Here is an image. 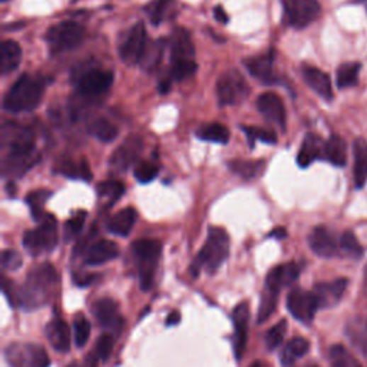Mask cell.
<instances>
[{"label":"cell","instance_id":"cell-41","mask_svg":"<svg viewBox=\"0 0 367 367\" xmlns=\"http://www.w3.org/2000/svg\"><path fill=\"white\" fill-rule=\"evenodd\" d=\"M198 69L196 60H176L171 62V79L184 81L193 77Z\"/></svg>","mask_w":367,"mask_h":367},{"label":"cell","instance_id":"cell-17","mask_svg":"<svg viewBox=\"0 0 367 367\" xmlns=\"http://www.w3.org/2000/svg\"><path fill=\"white\" fill-rule=\"evenodd\" d=\"M300 277V267L295 263H286L274 267L266 278V290L280 294L281 288L294 284Z\"/></svg>","mask_w":367,"mask_h":367},{"label":"cell","instance_id":"cell-10","mask_svg":"<svg viewBox=\"0 0 367 367\" xmlns=\"http://www.w3.org/2000/svg\"><path fill=\"white\" fill-rule=\"evenodd\" d=\"M287 309L294 319L304 324H310L320 309V304L313 291L295 287L288 293Z\"/></svg>","mask_w":367,"mask_h":367},{"label":"cell","instance_id":"cell-47","mask_svg":"<svg viewBox=\"0 0 367 367\" xmlns=\"http://www.w3.org/2000/svg\"><path fill=\"white\" fill-rule=\"evenodd\" d=\"M158 172H159V168L157 164H154L151 161H141L135 165L134 175L138 182L148 184L157 178Z\"/></svg>","mask_w":367,"mask_h":367},{"label":"cell","instance_id":"cell-42","mask_svg":"<svg viewBox=\"0 0 367 367\" xmlns=\"http://www.w3.org/2000/svg\"><path fill=\"white\" fill-rule=\"evenodd\" d=\"M340 252L351 259H360L363 256V247L351 231L343 232L340 237Z\"/></svg>","mask_w":367,"mask_h":367},{"label":"cell","instance_id":"cell-43","mask_svg":"<svg viewBox=\"0 0 367 367\" xmlns=\"http://www.w3.org/2000/svg\"><path fill=\"white\" fill-rule=\"evenodd\" d=\"M174 0H154L147 6V13L154 25H159L166 18L168 11L172 8Z\"/></svg>","mask_w":367,"mask_h":367},{"label":"cell","instance_id":"cell-15","mask_svg":"<svg viewBox=\"0 0 367 367\" xmlns=\"http://www.w3.org/2000/svg\"><path fill=\"white\" fill-rule=\"evenodd\" d=\"M113 84V74L103 69H89L78 81V91L84 96H99Z\"/></svg>","mask_w":367,"mask_h":367},{"label":"cell","instance_id":"cell-3","mask_svg":"<svg viewBox=\"0 0 367 367\" xmlns=\"http://www.w3.org/2000/svg\"><path fill=\"white\" fill-rule=\"evenodd\" d=\"M43 89L45 85L40 79L25 74L6 92L4 108L13 113L30 112L40 103Z\"/></svg>","mask_w":367,"mask_h":367},{"label":"cell","instance_id":"cell-28","mask_svg":"<svg viewBox=\"0 0 367 367\" xmlns=\"http://www.w3.org/2000/svg\"><path fill=\"white\" fill-rule=\"evenodd\" d=\"M353 155H354V184L360 190L367 182V141L363 138H357L353 144Z\"/></svg>","mask_w":367,"mask_h":367},{"label":"cell","instance_id":"cell-60","mask_svg":"<svg viewBox=\"0 0 367 367\" xmlns=\"http://www.w3.org/2000/svg\"><path fill=\"white\" fill-rule=\"evenodd\" d=\"M301 367H319L317 364H304V366H301Z\"/></svg>","mask_w":367,"mask_h":367},{"label":"cell","instance_id":"cell-51","mask_svg":"<svg viewBox=\"0 0 367 367\" xmlns=\"http://www.w3.org/2000/svg\"><path fill=\"white\" fill-rule=\"evenodd\" d=\"M22 263H23V259L18 252L5 250L2 253V266L5 270H9V271L19 270L22 267Z\"/></svg>","mask_w":367,"mask_h":367},{"label":"cell","instance_id":"cell-1","mask_svg":"<svg viewBox=\"0 0 367 367\" xmlns=\"http://www.w3.org/2000/svg\"><path fill=\"white\" fill-rule=\"evenodd\" d=\"M56 283L57 273L55 267L49 263H43L32 269L28 273L25 283L18 288H12L13 283L5 280L4 291L15 307L30 312L42 307L49 301L52 293L55 291Z\"/></svg>","mask_w":367,"mask_h":367},{"label":"cell","instance_id":"cell-58","mask_svg":"<svg viewBox=\"0 0 367 367\" xmlns=\"http://www.w3.org/2000/svg\"><path fill=\"white\" fill-rule=\"evenodd\" d=\"M96 360H98V358H96ZM96 360H95L92 364H91V363H89V364H86L85 367H95V366H96ZM68 367H84V366H81L79 363H72V364H69Z\"/></svg>","mask_w":367,"mask_h":367},{"label":"cell","instance_id":"cell-12","mask_svg":"<svg viewBox=\"0 0 367 367\" xmlns=\"http://www.w3.org/2000/svg\"><path fill=\"white\" fill-rule=\"evenodd\" d=\"M142 151V141L137 135H131L122 142L112 154L109 159V166L115 172H125L132 165L137 164V159Z\"/></svg>","mask_w":367,"mask_h":367},{"label":"cell","instance_id":"cell-25","mask_svg":"<svg viewBox=\"0 0 367 367\" xmlns=\"http://www.w3.org/2000/svg\"><path fill=\"white\" fill-rule=\"evenodd\" d=\"M324 144L316 134H307L297 154V164L301 168L310 166L316 159L324 158Z\"/></svg>","mask_w":367,"mask_h":367},{"label":"cell","instance_id":"cell-30","mask_svg":"<svg viewBox=\"0 0 367 367\" xmlns=\"http://www.w3.org/2000/svg\"><path fill=\"white\" fill-rule=\"evenodd\" d=\"M310 350V341L304 337H293L287 344H284L280 353V361L283 366L288 367L297 360L304 357Z\"/></svg>","mask_w":367,"mask_h":367},{"label":"cell","instance_id":"cell-50","mask_svg":"<svg viewBox=\"0 0 367 367\" xmlns=\"http://www.w3.org/2000/svg\"><path fill=\"white\" fill-rule=\"evenodd\" d=\"M113 344H115V339L112 334H102L96 341V347H95L96 357L103 361L108 360V357L113 350Z\"/></svg>","mask_w":367,"mask_h":367},{"label":"cell","instance_id":"cell-21","mask_svg":"<svg viewBox=\"0 0 367 367\" xmlns=\"http://www.w3.org/2000/svg\"><path fill=\"white\" fill-rule=\"evenodd\" d=\"M92 310L98 324L103 329L118 330L122 326L118 304L112 298H99L94 303Z\"/></svg>","mask_w":367,"mask_h":367},{"label":"cell","instance_id":"cell-35","mask_svg":"<svg viewBox=\"0 0 367 367\" xmlns=\"http://www.w3.org/2000/svg\"><path fill=\"white\" fill-rule=\"evenodd\" d=\"M360 69H361V65L358 62H346L340 65L336 74V84L339 89L354 86L358 82Z\"/></svg>","mask_w":367,"mask_h":367},{"label":"cell","instance_id":"cell-38","mask_svg":"<svg viewBox=\"0 0 367 367\" xmlns=\"http://www.w3.org/2000/svg\"><path fill=\"white\" fill-rule=\"evenodd\" d=\"M125 193V186L120 181L109 179L105 182H101L98 186V196L102 200H106L109 205L115 204Z\"/></svg>","mask_w":367,"mask_h":367},{"label":"cell","instance_id":"cell-54","mask_svg":"<svg viewBox=\"0 0 367 367\" xmlns=\"http://www.w3.org/2000/svg\"><path fill=\"white\" fill-rule=\"evenodd\" d=\"M179 322H181V315H179V312H172V313H169L168 317H166V326H175V324H178Z\"/></svg>","mask_w":367,"mask_h":367},{"label":"cell","instance_id":"cell-19","mask_svg":"<svg viewBox=\"0 0 367 367\" xmlns=\"http://www.w3.org/2000/svg\"><path fill=\"white\" fill-rule=\"evenodd\" d=\"M119 256L118 244L111 239H99L86 249L84 254V263L86 266H102L115 260Z\"/></svg>","mask_w":367,"mask_h":367},{"label":"cell","instance_id":"cell-61","mask_svg":"<svg viewBox=\"0 0 367 367\" xmlns=\"http://www.w3.org/2000/svg\"><path fill=\"white\" fill-rule=\"evenodd\" d=\"M2 2H8V0H2Z\"/></svg>","mask_w":367,"mask_h":367},{"label":"cell","instance_id":"cell-49","mask_svg":"<svg viewBox=\"0 0 367 367\" xmlns=\"http://www.w3.org/2000/svg\"><path fill=\"white\" fill-rule=\"evenodd\" d=\"M74 336H75V343L78 347H84L91 336V323L88 322L86 317L81 316L75 320L74 324Z\"/></svg>","mask_w":367,"mask_h":367},{"label":"cell","instance_id":"cell-16","mask_svg":"<svg viewBox=\"0 0 367 367\" xmlns=\"http://www.w3.org/2000/svg\"><path fill=\"white\" fill-rule=\"evenodd\" d=\"M257 109L267 120L273 122L281 130H286V108L283 99L277 94H261L257 99Z\"/></svg>","mask_w":367,"mask_h":367},{"label":"cell","instance_id":"cell-23","mask_svg":"<svg viewBox=\"0 0 367 367\" xmlns=\"http://www.w3.org/2000/svg\"><path fill=\"white\" fill-rule=\"evenodd\" d=\"M301 75L304 82L309 85L312 91H315L319 96H322L324 101H332L333 99V86L330 77L313 67H304L301 69Z\"/></svg>","mask_w":367,"mask_h":367},{"label":"cell","instance_id":"cell-40","mask_svg":"<svg viewBox=\"0 0 367 367\" xmlns=\"http://www.w3.org/2000/svg\"><path fill=\"white\" fill-rule=\"evenodd\" d=\"M59 171L60 174H64L68 178H81L85 181H89L92 178V172L85 159H81L79 162L65 161L62 165H60Z\"/></svg>","mask_w":367,"mask_h":367},{"label":"cell","instance_id":"cell-33","mask_svg":"<svg viewBox=\"0 0 367 367\" xmlns=\"http://www.w3.org/2000/svg\"><path fill=\"white\" fill-rule=\"evenodd\" d=\"M196 135L203 141L215 144H227L230 140V131L222 124H218V122H211V124L200 127Z\"/></svg>","mask_w":367,"mask_h":367},{"label":"cell","instance_id":"cell-53","mask_svg":"<svg viewBox=\"0 0 367 367\" xmlns=\"http://www.w3.org/2000/svg\"><path fill=\"white\" fill-rule=\"evenodd\" d=\"M214 18H215V21L220 22V23H227V22H228V15L225 13V11H224L222 6H215V9H214Z\"/></svg>","mask_w":367,"mask_h":367},{"label":"cell","instance_id":"cell-48","mask_svg":"<svg viewBox=\"0 0 367 367\" xmlns=\"http://www.w3.org/2000/svg\"><path fill=\"white\" fill-rule=\"evenodd\" d=\"M86 220V213L85 211H78L72 218H69L65 222V228H64V237L67 241L75 238L77 235L81 234L84 224Z\"/></svg>","mask_w":367,"mask_h":367},{"label":"cell","instance_id":"cell-45","mask_svg":"<svg viewBox=\"0 0 367 367\" xmlns=\"http://www.w3.org/2000/svg\"><path fill=\"white\" fill-rule=\"evenodd\" d=\"M241 128H242L244 132H246L252 148H254L257 141H263L266 144H276L277 142V135L273 131H267V130H263V128H259V127H241Z\"/></svg>","mask_w":367,"mask_h":367},{"label":"cell","instance_id":"cell-34","mask_svg":"<svg viewBox=\"0 0 367 367\" xmlns=\"http://www.w3.org/2000/svg\"><path fill=\"white\" fill-rule=\"evenodd\" d=\"M347 337L367 357V320H353L347 324Z\"/></svg>","mask_w":367,"mask_h":367},{"label":"cell","instance_id":"cell-24","mask_svg":"<svg viewBox=\"0 0 367 367\" xmlns=\"http://www.w3.org/2000/svg\"><path fill=\"white\" fill-rule=\"evenodd\" d=\"M45 334L50 346L59 353H68L71 350V332L69 326L60 319L52 320L46 329Z\"/></svg>","mask_w":367,"mask_h":367},{"label":"cell","instance_id":"cell-14","mask_svg":"<svg viewBox=\"0 0 367 367\" xmlns=\"http://www.w3.org/2000/svg\"><path fill=\"white\" fill-rule=\"evenodd\" d=\"M232 324H234V353L237 358H241L247 346L249 337V322H250V307L249 303H239L232 310Z\"/></svg>","mask_w":367,"mask_h":367},{"label":"cell","instance_id":"cell-5","mask_svg":"<svg viewBox=\"0 0 367 367\" xmlns=\"http://www.w3.org/2000/svg\"><path fill=\"white\" fill-rule=\"evenodd\" d=\"M57 246V224L53 215L45 214L35 230H29L23 235V247L32 256L50 253Z\"/></svg>","mask_w":367,"mask_h":367},{"label":"cell","instance_id":"cell-13","mask_svg":"<svg viewBox=\"0 0 367 367\" xmlns=\"http://www.w3.org/2000/svg\"><path fill=\"white\" fill-rule=\"evenodd\" d=\"M309 246L322 259H333L340 254V239L324 225L313 228L309 235Z\"/></svg>","mask_w":367,"mask_h":367},{"label":"cell","instance_id":"cell-26","mask_svg":"<svg viewBox=\"0 0 367 367\" xmlns=\"http://www.w3.org/2000/svg\"><path fill=\"white\" fill-rule=\"evenodd\" d=\"M137 218H138V214L132 207L120 210L109 218L106 224L108 231L119 237H128L137 222Z\"/></svg>","mask_w":367,"mask_h":367},{"label":"cell","instance_id":"cell-8","mask_svg":"<svg viewBox=\"0 0 367 367\" xmlns=\"http://www.w3.org/2000/svg\"><path fill=\"white\" fill-rule=\"evenodd\" d=\"M281 4L283 22L294 29L307 28L322 12L317 0H281Z\"/></svg>","mask_w":367,"mask_h":367},{"label":"cell","instance_id":"cell-7","mask_svg":"<svg viewBox=\"0 0 367 367\" xmlns=\"http://www.w3.org/2000/svg\"><path fill=\"white\" fill-rule=\"evenodd\" d=\"M11 367H49L50 358L46 349L35 343H11L5 350Z\"/></svg>","mask_w":367,"mask_h":367},{"label":"cell","instance_id":"cell-18","mask_svg":"<svg viewBox=\"0 0 367 367\" xmlns=\"http://www.w3.org/2000/svg\"><path fill=\"white\" fill-rule=\"evenodd\" d=\"M347 284L349 281L346 278H336L332 281H322L315 284L313 293L319 300L320 309H329L336 305L341 300Z\"/></svg>","mask_w":367,"mask_h":367},{"label":"cell","instance_id":"cell-4","mask_svg":"<svg viewBox=\"0 0 367 367\" xmlns=\"http://www.w3.org/2000/svg\"><path fill=\"white\" fill-rule=\"evenodd\" d=\"M131 250L138 267L141 288L147 291L154 284L155 271L162 254V244L158 239L142 238L132 244Z\"/></svg>","mask_w":367,"mask_h":367},{"label":"cell","instance_id":"cell-27","mask_svg":"<svg viewBox=\"0 0 367 367\" xmlns=\"http://www.w3.org/2000/svg\"><path fill=\"white\" fill-rule=\"evenodd\" d=\"M22 49L15 40H4L0 46V72L2 75L12 74L21 64Z\"/></svg>","mask_w":367,"mask_h":367},{"label":"cell","instance_id":"cell-20","mask_svg":"<svg viewBox=\"0 0 367 367\" xmlns=\"http://www.w3.org/2000/svg\"><path fill=\"white\" fill-rule=\"evenodd\" d=\"M244 65H246L247 71L260 82L263 84H274L276 75H274V52L270 50L267 53L252 56L244 60Z\"/></svg>","mask_w":367,"mask_h":367},{"label":"cell","instance_id":"cell-37","mask_svg":"<svg viewBox=\"0 0 367 367\" xmlns=\"http://www.w3.org/2000/svg\"><path fill=\"white\" fill-rule=\"evenodd\" d=\"M228 168L242 179H254L263 169V161L235 159L228 164Z\"/></svg>","mask_w":367,"mask_h":367},{"label":"cell","instance_id":"cell-46","mask_svg":"<svg viewBox=\"0 0 367 367\" xmlns=\"http://www.w3.org/2000/svg\"><path fill=\"white\" fill-rule=\"evenodd\" d=\"M287 320H280L277 324H274L266 334V346L269 350H276L281 346L284 341L286 333H287Z\"/></svg>","mask_w":367,"mask_h":367},{"label":"cell","instance_id":"cell-55","mask_svg":"<svg viewBox=\"0 0 367 367\" xmlns=\"http://www.w3.org/2000/svg\"><path fill=\"white\" fill-rule=\"evenodd\" d=\"M159 92L161 94H168L169 89H171V79H165V81H161L159 82Z\"/></svg>","mask_w":367,"mask_h":367},{"label":"cell","instance_id":"cell-57","mask_svg":"<svg viewBox=\"0 0 367 367\" xmlns=\"http://www.w3.org/2000/svg\"><path fill=\"white\" fill-rule=\"evenodd\" d=\"M250 367H269V364H267V363H264V361H261V360H257V361L252 363V364H250Z\"/></svg>","mask_w":367,"mask_h":367},{"label":"cell","instance_id":"cell-44","mask_svg":"<svg viewBox=\"0 0 367 367\" xmlns=\"http://www.w3.org/2000/svg\"><path fill=\"white\" fill-rule=\"evenodd\" d=\"M277 301H278V295L270 291H264L261 303H260V307H259V316H257V323L261 324L264 322H267L273 313L277 309Z\"/></svg>","mask_w":367,"mask_h":367},{"label":"cell","instance_id":"cell-9","mask_svg":"<svg viewBox=\"0 0 367 367\" xmlns=\"http://www.w3.org/2000/svg\"><path fill=\"white\" fill-rule=\"evenodd\" d=\"M249 91L250 89L246 79L235 69L224 72L217 82L218 102L224 106L237 105L246 101V98L249 96Z\"/></svg>","mask_w":367,"mask_h":367},{"label":"cell","instance_id":"cell-62","mask_svg":"<svg viewBox=\"0 0 367 367\" xmlns=\"http://www.w3.org/2000/svg\"><path fill=\"white\" fill-rule=\"evenodd\" d=\"M357 2H360V0H357Z\"/></svg>","mask_w":367,"mask_h":367},{"label":"cell","instance_id":"cell-39","mask_svg":"<svg viewBox=\"0 0 367 367\" xmlns=\"http://www.w3.org/2000/svg\"><path fill=\"white\" fill-rule=\"evenodd\" d=\"M52 193L47 191V190H39V191H32L28 194L26 197V203L30 208V213H32V217L33 220L36 221H40L43 217H45V213H43V207L46 204V201L50 198Z\"/></svg>","mask_w":367,"mask_h":367},{"label":"cell","instance_id":"cell-11","mask_svg":"<svg viewBox=\"0 0 367 367\" xmlns=\"http://www.w3.org/2000/svg\"><path fill=\"white\" fill-rule=\"evenodd\" d=\"M148 40H147L145 25L142 22H138L127 32L125 38L120 42L119 56L122 59V62L128 67H134L140 64Z\"/></svg>","mask_w":367,"mask_h":367},{"label":"cell","instance_id":"cell-6","mask_svg":"<svg viewBox=\"0 0 367 367\" xmlns=\"http://www.w3.org/2000/svg\"><path fill=\"white\" fill-rule=\"evenodd\" d=\"M84 26L72 21L53 25L46 33V42L53 53H62L77 49L84 42Z\"/></svg>","mask_w":367,"mask_h":367},{"label":"cell","instance_id":"cell-32","mask_svg":"<svg viewBox=\"0 0 367 367\" xmlns=\"http://www.w3.org/2000/svg\"><path fill=\"white\" fill-rule=\"evenodd\" d=\"M88 130L91 135H94L96 140L105 144L115 141V138L118 137V127L105 118H98L92 120Z\"/></svg>","mask_w":367,"mask_h":367},{"label":"cell","instance_id":"cell-2","mask_svg":"<svg viewBox=\"0 0 367 367\" xmlns=\"http://www.w3.org/2000/svg\"><path fill=\"white\" fill-rule=\"evenodd\" d=\"M230 256V237L224 228L211 227L208 237L191 266V276L198 277L201 270L214 274Z\"/></svg>","mask_w":367,"mask_h":367},{"label":"cell","instance_id":"cell-59","mask_svg":"<svg viewBox=\"0 0 367 367\" xmlns=\"http://www.w3.org/2000/svg\"><path fill=\"white\" fill-rule=\"evenodd\" d=\"M364 287L367 288V267H366V271H364Z\"/></svg>","mask_w":367,"mask_h":367},{"label":"cell","instance_id":"cell-56","mask_svg":"<svg viewBox=\"0 0 367 367\" xmlns=\"http://www.w3.org/2000/svg\"><path fill=\"white\" fill-rule=\"evenodd\" d=\"M287 235V231L284 230V228H276L271 234H270V237H276V238H278V239H281V238H284Z\"/></svg>","mask_w":367,"mask_h":367},{"label":"cell","instance_id":"cell-52","mask_svg":"<svg viewBox=\"0 0 367 367\" xmlns=\"http://www.w3.org/2000/svg\"><path fill=\"white\" fill-rule=\"evenodd\" d=\"M74 281H75L78 286H81V287H86L88 284H91V283L94 281V274H85V276L75 274Z\"/></svg>","mask_w":367,"mask_h":367},{"label":"cell","instance_id":"cell-36","mask_svg":"<svg viewBox=\"0 0 367 367\" xmlns=\"http://www.w3.org/2000/svg\"><path fill=\"white\" fill-rule=\"evenodd\" d=\"M329 361L332 367H363L357 357L341 344H334L329 349Z\"/></svg>","mask_w":367,"mask_h":367},{"label":"cell","instance_id":"cell-31","mask_svg":"<svg viewBox=\"0 0 367 367\" xmlns=\"http://www.w3.org/2000/svg\"><path fill=\"white\" fill-rule=\"evenodd\" d=\"M324 159L336 166L347 164V144L339 135H332L324 144Z\"/></svg>","mask_w":367,"mask_h":367},{"label":"cell","instance_id":"cell-22","mask_svg":"<svg viewBox=\"0 0 367 367\" xmlns=\"http://www.w3.org/2000/svg\"><path fill=\"white\" fill-rule=\"evenodd\" d=\"M171 62L176 60H196V47L187 29L176 28L171 35Z\"/></svg>","mask_w":367,"mask_h":367},{"label":"cell","instance_id":"cell-29","mask_svg":"<svg viewBox=\"0 0 367 367\" xmlns=\"http://www.w3.org/2000/svg\"><path fill=\"white\" fill-rule=\"evenodd\" d=\"M164 50H165V40L164 39H157V40H148L144 53L141 56L140 60V67L148 72L152 74L158 69L162 56H164Z\"/></svg>","mask_w":367,"mask_h":367}]
</instances>
